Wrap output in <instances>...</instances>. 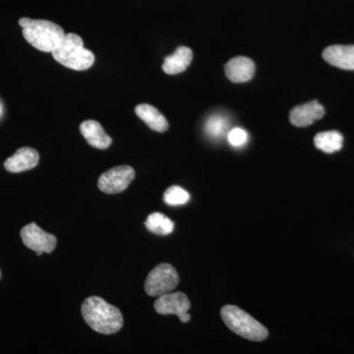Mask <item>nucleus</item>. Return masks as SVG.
<instances>
[{"mask_svg": "<svg viewBox=\"0 0 354 354\" xmlns=\"http://www.w3.org/2000/svg\"><path fill=\"white\" fill-rule=\"evenodd\" d=\"M81 312L91 329L100 334H115L122 328L123 316L120 310L102 297L86 298L81 306Z\"/></svg>", "mask_w": 354, "mask_h": 354, "instance_id": "obj_1", "label": "nucleus"}, {"mask_svg": "<svg viewBox=\"0 0 354 354\" xmlns=\"http://www.w3.org/2000/svg\"><path fill=\"white\" fill-rule=\"evenodd\" d=\"M19 26L26 41L44 53H53L65 36L64 30L59 25L48 20L23 17L19 20Z\"/></svg>", "mask_w": 354, "mask_h": 354, "instance_id": "obj_2", "label": "nucleus"}, {"mask_svg": "<svg viewBox=\"0 0 354 354\" xmlns=\"http://www.w3.org/2000/svg\"><path fill=\"white\" fill-rule=\"evenodd\" d=\"M55 60L67 68L84 71L95 64V55L84 48L83 39L74 32L65 34L59 46L51 53Z\"/></svg>", "mask_w": 354, "mask_h": 354, "instance_id": "obj_3", "label": "nucleus"}, {"mask_svg": "<svg viewBox=\"0 0 354 354\" xmlns=\"http://www.w3.org/2000/svg\"><path fill=\"white\" fill-rule=\"evenodd\" d=\"M221 315L228 329L249 341H265L269 335L262 324L234 305L223 307Z\"/></svg>", "mask_w": 354, "mask_h": 354, "instance_id": "obj_4", "label": "nucleus"}, {"mask_svg": "<svg viewBox=\"0 0 354 354\" xmlns=\"http://www.w3.org/2000/svg\"><path fill=\"white\" fill-rule=\"evenodd\" d=\"M179 283V276L176 268L167 263H162L153 269L147 277L145 290L152 297H160L171 292Z\"/></svg>", "mask_w": 354, "mask_h": 354, "instance_id": "obj_5", "label": "nucleus"}, {"mask_svg": "<svg viewBox=\"0 0 354 354\" xmlns=\"http://www.w3.org/2000/svg\"><path fill=\"white\" fill-rule=\"evenodd\" d=\"M134 178L135 171L133 167L120 165L104 172L97 181V187L106 194H118L127 189Z\"/></svg>", "mask_w": 354, "mask_h": 354, "instance_id": "obj_6", "label": "nucleus"}, {"mask_svg": "<svg viewBox=\"0 0 354 354\" xmlns=\"http://www.w3.org/2000/svg\"><path fill=\"white\" fill-rule=\"evenodd\" d=\"M156 311L160 315H176L183 323H188L191 317L187 313L191 304L187 295L183 292L167 293L158 297L153 304Z\"/></svg>", "mask_w": 354, "mask_h": 354, "instance_id": "obj_7", "label": "nucleus"}, {"mask_svg": "<svg viewBox=\"0 0 354 354\" xmlns=\"http://www.w3.org/2000/svg\"><path fill=\"white\" fill-rule=\"evenodd\" d=\"M20 235L23 243L28 248L35 251L38 256L43 253H51L57 247V237L44 232L35 223H29L23 227Z\"/></svg>", "mask_w": 354, "mask_h": 354, "instance_id": "obj_8", "label": "nucleus"}, {"mask_svg": "<svg viewBox=\"0 0 354 354\" xmlns=\"http://www.w3.org/2000/svg\"><path fill=\"white\" fill-rule=\"evenodd\" d=\"M39 155L38 151L31 147H23L18 149L13 156L4 162V167L7 171L18 174L30 171L39 165Z\"/></svg>", "mask_w": 354, "mask_h": 354, "instance_id": "obj_9", "label": "nucleus"}, {"mask_svg": "<svg viewBox=\"0 0 354 354\" xmlns=\"http://www.w3.org/2000/svg\"><path fill=\"white\" fill-rule=\"evenodd\" d=\"M325 115V109L317 101L295 106L290 113L291 124L297 127H308Z\"/></svg>", "mask_w": 354, "mask_h": 354, "instance_id": "obj_10", "label": "nucleus"}, {"mask_svg": "<svg viewBox=\"0 0 354 354\" xmlns=\"http://www.w3.org/2000/svg\"><path fill=\"white\" fill-rule=\"evenodd\" d=\"M225 76L234 83L248 82L255 74V64L250 58H232L225 66Z\"/></svg>", "mask_w": 354, "mask_h": 354, "instance_id": "obj_11", "label": "nucleus"}, {"mask_svg": "<svg viewBox=\"0 0 354 354\" xmlns=\"http://www.w3.org/2000/svg\"><path fill=\"white\" fill-rule=\"evenodd\" d=\"M323 58L333 66L344 70H354V46H328L323 51Z\"/></svg>", "mask_w": 354, "mask_h": 354, "instance_id": "obj_12", "label": "nucleus"}, {"mask_svg": "<svg viewBox=\"0 0 354 354\" xmlns=\"http://www.w3.org/2000/svg\"><path fill=\"white\" fill-rule=\"evenodd\" d=\"M80 132L88 145L100 150H106L113 143V140L104 132V128L97 121H83L80 125Z\"/></svg>", "mask_w": 354, "mask_h": 354, "instance_id": "obj_13", "label": "nucleus"}, {"mask_svg": "<svg viewBox=\"0 0 354 354\" xmlns=\"http://www.w3.org/2000/svg\"><path fill=\"white\" fill-rule=\"evenodd\" d=\"M193 59V53L187 46H178L169 57H165L162 70L169 75H176L185 71Z\"/></svg>", "mask_w": 354, "mask_h": 354, "instance_id": "obj_14", "label": "nucleus"}, {"mask_svg": "<svg viewBox=\"0 0 354 354\" xmlns=\"http://www.w3.org/2000/svg\"><path fill=\"white\" fill-rule=\"evenodd\" d=\"M135 113L140 120L146 123L147 127L153 131L165 132L169 129L167 118L160 113L158 109L149 104H140L135 108Z\"/></svg>", "mask_w": 354, "mask_h": 354, "instance_id": "obj_15", "label": "nucleus"}, {"mask_svg": "<svg viewBox=\"0 0 354 354\" xmlns=\"http://www.w3.org/2000/svg\"><path fill=\"white\" fill-rule=\"evenodd\" d=\"M344 137L337 130L318 133L314 137V144L319 150L324 153H333L342 150Z\"/></svg>", "mask_w": 354, "mask_h": 354, "instance_id": "obj_16", "label": "nucleus"}, {"mask_svg": "<svg viewBox=\"0 0 354 354\" xmlns=\"http://www.w3.org/2000/svg\"><path fill=\"white\" fill-rule=\"evenodd\" d=\"M147 230L158 235L171 234L174 230V223L164 214L153 213L147 218Z\"/></svg>", "mask_w": 354, "mask_h": 354, "instance_id": "obj_17", "label": "nucleus"}, {"mask_svg": "<svg viewBox=\"0 0 354 354\" xmlns=\"http://www.w3.org/2000/svg\"><path fill=\"white\" fill-rule=\"evenodd\" d=\"M228 120L221 114L209 116L205 124V130L209 137L214 139H220L228 129Z\"/></svg>", "mask_w": 354, "mask_h": 354, "instance_id": "obj_18", "label": "nucleus"}, {"mask_svg": "<svg viewBox=\"0 0 354 354\" xmlns=\"http://www.w3.org/2000/svg\"><path fill=\"white\" fill-rule=\"evenodd\" d=\"M189 200V193L180 186L172 185L167 188L164 194V201L169 206H180L186 204Z\"/></svg>", "mask_w": 354, "mask_h": 354, "instance_id": "obj_19", "label": "nucleus"}, {"mask_svg": "<svg viewBox=\"0 0 354 354\" xmlns=\"http://www.w3.org/2000/svg\"><path fill=\"white\" fill-rule=\"evenodd\" d=\"M247 140H248V134L245 130L242 128L236 127L230 130L227 134V141L234 148H239L245 145Z\"/></svg>", "mask_w": 354, "mask_h": 354, "instance_id": "obj_20", "label": "nucleus"}, {"mask_svg": "<svg viewBox=\"0 0 354 354\" xmlns=\"http://www.w3.org/2000/svg\"><path fill=\"white\" fill-rule=\"evenodd\" d=\"M0 277H1V272H0Z\"/></svg>", "mask_w": 354, "mask_h": 354, "instance_id": "obj_21", "label": "nucleus"}]
</instances>
